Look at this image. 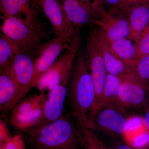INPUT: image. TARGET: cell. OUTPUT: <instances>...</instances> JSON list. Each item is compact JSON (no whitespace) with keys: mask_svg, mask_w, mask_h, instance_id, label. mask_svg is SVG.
<instances>
[{"mask_svg":"<svg viewBox=\"0 0 149 149\" xmlns=\"http://www.w3.org/2000/svg\"><path fill=\"white\" fill-rule=\"evenodd\" d=\"M132 74L138 80L149 85V54L137 60L133 66Z\"/></svg>","mask_w":149,"mask_h":149,"instance_id":"603a6c76","label":"cell"},{"mask_svg":"<svg viewBox=\"0 0 149 149\" xmlns=\"http://www.w3.org/2000/svg\"><path fill=\"white\" fill-rule=\"evenodd\" d=\"M113 149H138L134 146L126 143H120L116 144Z\"/></svg>","mask_w":149,"mask_h":149,"instance_id":"4dcf8cb0","label":"cell"},{"mask_svg":"<svg viewBox=\"0 0 149 149\" xmlns=\"http://www.w3.org/2000/svg\"><path fill=\"white\" fill-rule=\"evenodd\" d=\"M35 47L20 51L13 57L9 65L19 87L18 103L34 88Z\"/></svg>","mask_w":149,"mask_h":149,"instance_id":"52a82bcc","label":"cell"},{"mask_svg":"<svg viewBox=\"0 0 149 149\" xmlns=\"http://www.w3.org/2000/svg\"><path fill=\"white\" fill-rule=\"evenodd\" d=\"M135 45L138 59L149 54V24L143 32L139 42Z\"/></svg>","mask_w":149,"mask_h":149,"instance_id":"cb8c5ba5","label":"cell"},{"mask_svg":"<svg viewBox=\"0 0 149 149\" xmlns=\"http://www.w3.org/2000/svg\"><path fill=\"white\" fill-rule=\"evenodd\" d=\"M79 128L83 137V149H112L107 147L91 129Z\"/></svg>","mask_w":149,"mask_h":149,"instance_id":"7402d4cb","label":"cell"},{"mask_svg":"<svg viewBox=\"0 0 149 149\" xmlns=\"http://www.w3.org/2000/svg\"><path fill=\"white\" fill-rule=\"evenodd\" d=\"M121 79L122 77L107 73L100 97L91 111L90 119L105 107L110 105L117 106L118 91Z\"/></svg>","mask_w":149,"mask_h":149,"instance_id":"d6986e66","label":"cell"},{"mask_svg":"<svg viewBox=\"0 0 149 149\" xmlns=\"http://www.w3.org/2000/svg\"><path fill=\"white\" fill-rule=\"evenodd\" d=\"M149 6V0H122L117 12H122L134 6Z\"/></svg>","mask_w":149,"mask_h":149,"instance_id":"4316f807","label":"cell"},{"mask_svg":"<svg viewBox=\"0 0 149 149\" xmlns=\"http://www.w3.org/2000/svg\"><path fill=\"white\" fill-rule=\"evenodd\" d=\"M84 56L95 89V106L100 97L107 72L100 48L95 38L90 32L87 38Z\"/></svg>","mask_w":149,"mask_h":149,"instance_id":"8fae6325","label":"cell"},{"mask_svg":"<svg viewBox=\"0 0 149 149\" xmlns=\"http://www.w3.org/2000/svg\"><path fill=\"white\" fill-rule=\"evenodd\" d=\"M67 16L74 27L94 25L97 17L91 8L80 0H59Z\"/></svg>","mask_w":149,"mask_h":149,"instance_id":"e0dca14e","label":"cell"},{"mask_svg":"<svg viewBox=\"0 0 149 149\" xmlns=\"http://www.w3.org/2000/svg\"><path fill=\"white\" fill-rule=\"evenodd\" d=\"M120 12L128 17L130 28L128 38L136 45L149 24V6H134Z\"/></svg>","mask_w":149,"mask_h":149,"instance_id":"ac0fdd59","label":"cell"},{"mask_svg":"<svg viewBox=\"0 0 149 149\" xmlns=\"http://www.w3.org/2000/svg\"><path fill=\"white\" fill-rule=\"evenodd\" d=\"M1 19V33L10 39L20 51L33 49L41 43L42 37L40 33L21 19L13 17Z\"/></svg>","mask_w":149,"mask_h":149,"instance_id":"9c48e42d","label":"cell"},{"mask_svg":"<svg viewBox=\"0 0 149 149\" xmlns=\"http://www.w3.org/2000/svg\"><path fill=\"white\" fill-rule=\"evenodd\" d=\"M105 7L109 8L107 10L116 12L118 10L122 0H102Z\"/></svg>","mask_w":149,"mask_h":149,"instance_id":"83f0119b","label":"cell"},{"mask_svg":"<svg viewBox=\"0 0 149 149\" xmlns=\"http://www.w3.org/2000/svg\"><path fill=\"white\" fill-rule=\"evenodd\" d=\"M90 32L93 35L100 48L108 74L123 77L132 73V68L113 53L107 40L97 27L95 26Z\"/></svg>","mask_w":149,"mask_h":149,"instance_id":"9a60e30c","label":"cell"},{"mask_svg":"<svg viewBox=\"0 0 149 149\" xmlns=\"http://www.w3.org/2000/svg\"><path fill=\"white\" fill-rule=\"evenodd\" d=\"M142 121L146 130L149 133V107L146 109Z\"/></svg>","mask_w":149,"mask_h":149,"instance_id":"f546056e","label":"cell"},{"mask_svg":"<svg viewBox=\"0 0 149 149\" xmlns=\"http://www.w3.org/2000/svg\"><path fill=\"white\" fill-rule=\"evenodd\" d=\"M20 51L10 39L0 33V69L8 67L13 57Z\"/></svg>","mask_w":149,"mask_h":149,"instance_id":"44dd1931","label":"cell"},{"mask_svg":"<svg viewBox=\"0 0 149 149\" xmlns=\"http://www.w3.org/2000/svg\"><path fill=\"white\" fill-rule=\"evenodd\" d=\"M73 31L60 37H56L45 43H40L35 48V74L34 87L50 69L62 53L69 46L74 35Z\"/></svg>","mask_w":149,"mask_h":149,"instance_id":"5b68a950","label":"cell"},{"mask_svg":"<svg viewBox=\"0 0 149 149\" xmlns=\"http://www.w3.org/2000/svg\"><path fill=\"white\" fill-rule=\"evenodd\" d=\"M47 96L41 92L22 99L12 109L10 119L11 125L23 132L35 127L42 117Z\"/></svg>","mask_w":149,"mask_h":149,"instance_id":"277c9868","label":"cell"},{"mask_svg":"<svg viewBox=\"0 0 149 149\" xmlns=\"http://www.w3.org/2000/svg\"><path fill=\"white\" fill-rule=\"evenodd\" d=\"M148 103H149V91L148 96Z\"/></svg>","mask_w":149,"mask_h":149,"instance_id":"1f68e13d","label":"cell"},{"mask_svg":"<svg viewBox=\"0 0 149 149\" xmlns=\"http://www.w3.org/2000/svg\"><path fill=\"white\" fill-rule=\"evenodd\" d=\"M0 11L1 18L16 17L39 32L42 38L47 37L45 26L40 21V10L33 0H0Z\"/></svg>","mask_w":149,"mask_h":149,"instance_id":"8992f818","label":"cell"},{"mask_svg":"<svg viewBox=\"0 0 149 149\" xmlns=\"http://www.w3.org/2000/svg\"><path fill=\"white\" fill-rule=\"evenodd\" d=\"M94 25L98 28L108 41H115L129 37V20L127 15L123 13H113L107 10L95 20Z\"/></svg>","mask_w":149,"mask_h":149,"instance_id":"7c38bea8","label":"cell"},{"mask_svg":"<svg viewBox=\"0 0 149 149\" xmlns=\"http://www.w3.org/2000/svg\"><path fill=\"white\" fill-rule=\"evenodd\" d=\"M19 87L9 66L0 69V109L6 113L18 103Z\"/></svg>","mask_w":149,"mask_h":149,"instance_id":"2e32d148","label":"cell"},{"mask_svg":"<svg viewBox=\"0 0 149 149\" xmlns=\"http://www.w3.org/2000/svg\"><path fill=\"white\" fill-rule=\"evenodd\" d=\"M93 10L98 18L107 10L102 0H80Z\"/></svg>","mask_w":149,"mask_h":149,"instance_id":"484cf974","label":"cell"},{"mask_svg":"<svg viewBox=\"0 0 149 149\" xmlns=\"http://www.w3.org/2000/svg\"><path fill=\"white\" fill-rule=\"evenodd\" d=\"M67 97L77 126L91 130L90 116L95 102V89L83 52H78L74 59L68 84Z\"/></svg>","mask_w":149,"mask_h":149,"instance_id":"6da1fadb","label":"cell"},{"mask_svg":"<svg viewBox=\"0 0 149 149\" xmlns=\"http://www.w3.org/2000/svg\"><path fill=\"white\" fill-rule=\"evenodd\" d=\"M5 123L1 120L0 121V143H3L11 136Z\"/></svg>","mask_w":149,"mask_h":149,"instance_id":"f1b7e54d","label":"cell"},{"mask_svg":"<svg viewBox=\"0 0 149 149\" xmlns=\"http://www.w3.org/2000/svg\"><path fill=\"white\" fill-rule=\"evenodd\" d=\"M107 41L115 55L130 66L133 70V66L138 60L136 45L133 41L128 38Z\"/></svg>","mask_w":149,"mask_h":149,"instance_id":"ffe728a7","label":"cell"},{"mask_svg":"<svg viewBox=\"0 0 149 149\" xmlns=\"http://www.w3.org/2000/svg\"></svg>","mask_w":149,"mask_h":149,"instance_id":"d6a6232c","label":"cell"},{"mask_svg":"<svg viewBox=\"0 0 149 149\" xmlns=\"http://www.w3.org/2000/svg\"><path fill=\"white\" fill-rule=\"evenodd\" d=\"M91 120L92 131L118 137L125 136L128 131V118L123 110L116 106L104 108L91 117Z\"/></svg>","mask_w":149,"mask_h":149,"instance_id":"ba28073f","label":"cell"},{"mask_svg":"<svg viewBox=\"0 0 149 149\" xmlns=\"http://www.w3.org/2000/svg\"><path fill=\"white\" fill-rule=\"evenodd\" d=\"M68 83H59L49 92L43 107L42 119L37 125L24 133L39 130L57 120L63 114L65 102L67 95Z\"/></svg>","mask_w":149,"mask_h":149,"instance_id":"4fadbf2b","label":"cell"},{"mask_svg":"<svg viewBox=\"0 0 149 149\" xmlns=\"http://www.w3.org/2000/svg\"><path fill=\"white\" fill-rule=\"evenodd\" d=\"M149 91V85L137 79L132 73L122 77L117 107L123 110L143 106L148 103Z\"/></svg>","mask_w":149,"mask_h":149,"instance_id":"30bf717a","label":"cell"},{"mask_svg":"<svg viewBox=\"0 0 149 149\" xmlns=\"http://www.w3.org/2000/svg\"><path fill=\"white\" fill-rule=\"evenodd\" d=\"M45 15L56 37L73 31L74 27L70 21L59 0H33Z\"/></svg>","mask_w":149,"mask_h":149,"instance_id":"5bb4252c","label":"cell"},{"mask_svg":"<svg viewBox=\"0 0 149 149\" xmlns=\"http://www.w3.org/2000/svg\"><path fill=\"white\" fill-rule=\"evenodd\" d=\"M80 29L75 27L74 35L69 46L36 85V87L40 92L44 93L46 91L49 92L59 83L68 84L72 65L81 45Z\"/></svg>","mask_w":149,"mask_h":149,"instance_id":"3957f363","label":"cell"},{"mask_svg":"<svg viewBox=\"0 0 149 149\" xmlns=\"http://www.w3.org/2000/svg\"><path fill=\"white\" fill-rule=\"evenodd\" d=\"M72 116L63 113L57 120L39 130L26 132L29 149H82L83 139Z\"/></svg>","mask_w":149,"mask_h":149,"instance_id":"7a4b0ae2","label":"cell"},{"mask_svg":"<svg viewBox=\"0 0 149 149\" xmlns=\"http://www.w3.org/2000/svg\"><path fill=\"white\" fill-rule=\"evenodd\" d=\"M0 149H27L25 139L19 134L12 136L7 141L0 143Z\"/></svg>","mask_w":149,"mask_h":149,"instance_id":"d4e9b609","label":"cell"}]
</instances>
